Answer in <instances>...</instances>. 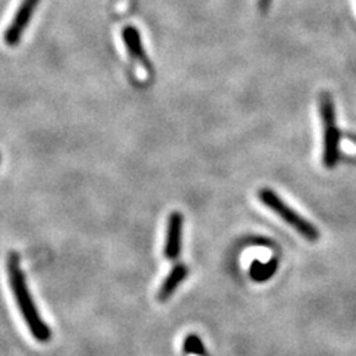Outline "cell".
<instances>
[{
    "mask_svg": "<svg viewBox=\"0 0 356 356\" xmlns=\"http://www.w3.org/2000/svg\"><path fill=\"white\" fill-rule=\"evenodd\" d=\"M319 113L322 118V127H324V154L322 162L325 168H336L340 156V132L336 124V108L334 102L328 92L319 97Z\"/></svg>",
    "mask_w": 356,
    "mask_h": 356,
    "instance_id": "obj_3",
    "label": "cell"
},
{
    "mask_svg": "<svg viewBox=\"0 0 356 356\" xmlns=\"http://www.w3.org/2000/svg\"><path fill=\"white\" fill-rule=\"evenodd\" d=\"M183 226L184 218L181 213L174 211L166 222V239H165V257L168 260H177L181 254L183 245Z\"/></svg>",
    "mask_w": 356,
    "mask_h": 356,
    "instance_id": "obj_5",
    "label": "cell"
},
{
    "mask_svg": "<svg viewBox=\"0 0 356 356\" xmlns=\"http://www.w3.org/2000/svg\"><path fill=\"white\" fill-rule=\"evenodd\" d=\"M39 2L40 0H22L19 3L14 19L10 21V24L8 26L3 35V40L8 47H15V44L19 43L22 35H24V31L30 24L33 15L36 13Z\"/></svg>",
    "mask_w": 356,
    "mask_h": 356,
    "instance_id": "obj_4",
    "label": "cell"
},
{
    "mask_svg": "<svg viewBox=\"0 0 356 356\" xmlns=\"http://www.w3.org/2000/svg\"><path fill=\"white\" fill-rule=\"evenodd\" d=\"M276 266H277L276 260H270L266 264H261L260 261L255 260L250 269V276L255 282H264L269 280V277H272V275L276 270Z\"/></svg>",
    "mask_w": 356,
    "mask_h": 356,
    "instance_id": "obj_8",
    "label": "cell"
},
{
    "mask_svg": "<svg viewBox=\"0 0 356 356\" xmlns=\"http://www.w3.org/2000/svg\"><path fill=\"white\" fill-rule=\"evenodd\" d=\"M183 349L187 355H196V356H207V350L204 346V341L196 334L187 336L183 344Z\"/></svg>",
    "mask_w": 356,
    "mask_h": 356,
    "instance_id": "obj_9",
    "label": "cell"
},
{
    "mask_svg": "<svg viewBox=\"0 0 356 356\" xmlns=\"http://www.w3.org/2000/svg\"><path fill=\"white\" fill-rule=\"evenodd\" d=\"M6 270H8V280L10 289H13L17 306L21 312L22 318H24L26 325L31 336L38 341L44 343L51 340V328L47 325V322L40 316L38 306L33 300V296L30 293V288L27 284V277L21 269L19 264V255L17 252H9L8 261H6Z\"/></svg>",
    "mask_w": 356,
    "mask_h": 356,
    "instance_id": "obj_1",
    "label": "cell"
},
{
    "mask_svg": "<svg viewBox=\"0 0 356 356\" xmlns=\"http://www.w3.org/2000/svg\"><path fill=\"white\" fill-rule=\"evenodd\" d=\"M270 3H272V0H259V8L261 13H266V10L269 9Z\"/></svg>",
    "mask_w": 356,
    "mask_h": 356,
    "instance_id": "obj_10",
    "label": "cell"
},
{
    "mask_svg": "<svg viewBox=\"0 0 356 356\" xmlns=\"http://www.w3.org/2000/svg\"><path fill=\"white\" fill-rule=\"evenodd\" d=\"M122 39H124L125 48L129 54V57H132L134 60H137L144 65H149V58H147L146 49H144L141 35L136 27H131V26L125 27L124 31H122Z\"/></svg>",
    "mask_w": 356,
    "mask_h": 356,
    "instance_id": "obj_6",
    "label": "cell"
},
{
    "mask_svg": "<svg viewBox=\"0 0 356 356\" xmlns=\"http://www.w3.org/2000/svg\"><path fill=\"white\" fill-rule=\"evenodd\" d=\"M187 267L184 264H177L172 267V270L170 275L165 277V281L159 289V300L161 302H166L172 294L175 289L183 284V281L187 277Z\"/></svg>",
    "mask_w": 356,
    "mask_h": 356,
    "instance_id": "obj_7",
    "label": "cell"
},
{
    "mask_svg": "<svg viewBox=\"0 0 356 356\" xmlns=\"http://www.w3.org/2000/svg\"><path fill=\"white\" fill-rule=\"evenodd\" d=\"M259 199L264 207L269 208L270 211L284 220L288 226H291L294 230H297L309 242H316L319 239L318 229L312 225L310 221L303 218L298 213L288 207L284 200L277 196L272 188H260L259 191Z\"/></svg>",
    "mask_w": 356,
    "mask_h": 356,
    "instance_id": "obj_2",
    "label": "cell"
}]
</instances>
